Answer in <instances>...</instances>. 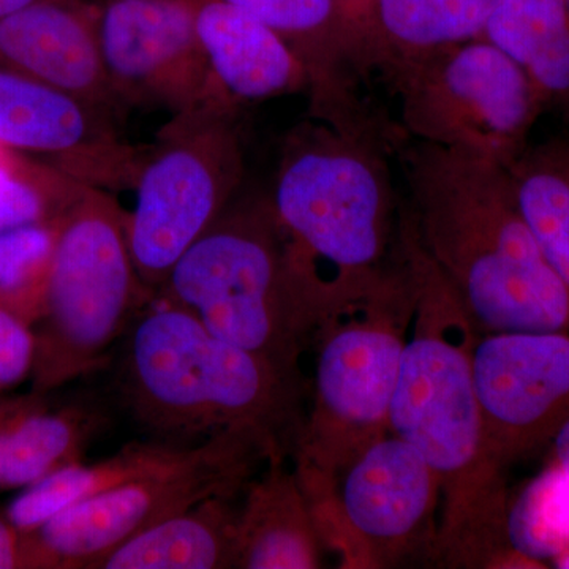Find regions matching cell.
<instances>
[{
	"label": "cell",
	"instance_id": "obj_1",
	"mask_svg": "<svg viewBox=\"0 0 569 569\" xmlns=\"http://www.w3.org/2000/svg\"><path fill=\"white\" fill-rule=\"evenodd\" d=\"M397 249L415 290L389 432L403 438L440 481L443 512L433 559L448 568H538L509 545L505 470L490 458L473 378L479 329L400 209Z\"/></svg>",
	"mask_w": 569,
	"mask_h": 569
},
{
	"label": "cell",
	"instance_id": "obj_2",
	"mask_svg": "<svg viewBox=\"0 0 569 569\" xmlns=\"http://www.w3.org/2000/svg\"><path fill=\"white\" fill-rule=\"evenodd\" d=\"M403 211L481 335L569 332V288L523 220L508 168L397 133Z\"/></svg>",
	"mask_w": 569,
	"mask_h": 569
},
{
	"label": "cell",
	"instance_id": "obj_3",
	"mask_svg": "<svg viewBox=\"0 0 569 569\" xmlns=\"http://www.w3.org/2000/svg\"><path fill=\"white\" fill-rule=\"evenodd\" d=\"M396 132L312 121L288 133L269 198L288 261L321 318L396 263L400 206L388 156Z\"/></svg>",
	"mask_w": 569,
	"mask_h": 569
},
{
	"label": "cell",
	"instance_id": "obj_4",
	"mask_svg": "<svg viewBox=\"0 0 569 569\" xmlns=\"http://www.w3.org/2000/svg\"><path fill=\"white\" fill-rule=\"evenodd\" d=\"M119 381L134 418L162 441L244 432L263 443L271 462L295 456L305 387L163 296L130 325Z\"/></svg>",
	"mask_w": 569,
	"mask_h": 569
},
{
	"label": "cell",
	"instance_id": "obj_5",
	"mask_svg": "<svg viewBox=\"0 0 569 569\" xmlns=\"http://www.w3.org/2000/svg\"><path fill=\"white\" fill-rule=\"evenodd\" d=\"M160 296L305 387L317 318L296 283L269 198L233 200L171 269Z\"/></svg>",
	"mask_w": 569,
	"mask_h": 569
},
{
	"label": "cell",
	"instance_id": "obj_6",
	"mask_svg": "<svg viewBox=\"0 0 569 569\" xmlns=\"http://www.w3.org/2000/svg\"><path fill=\"white\" fill-rule=\"evenodd\" d=\"M415 313V290L396 263L317 325L312 406L296 447V473L335 482L367 447L389 432V407Z\"/></svg>",
	"mask_w": 569,
	"mask_h": 569
},
{
	"label": "cell",
	"instance_id": "obj_7",
	"mask_svg": "<svg viewBox=\"0 0 569 569\" xmlns=\"http://www.w3.org/2000/svg\"><path fill=\"white\" fill-rule=\"evenodd\" d=\"M56 230L32 323L39 395L102 366L112 343L156 296L137 274L126 213L107 190L80 183L56 217Z\"/></svg>",
	"mask_w": 569,
	"mask_h": 569
},
{
	"label": "cell",
	"instance_id": "obj_8",
	"mask_svg": "<svg viewBox=\"0 0 569 569\" xmlns=\"http://www.w3.org/2000/svg\"><path fill=\"white\" fill-rule=\"evenodd\" d=\"M244 176L238 108L209 103L176 114L141 151L129 187L127 239L137 274L153 295L193 242L234 200Z\"/></svg>",
	"mask_w": 569,
	"mask_h": 569
},
{
	"label": "cell",
	"instance_id": "obj_9",
	"mask_svg": "<svg viewBox=\"0 0 569 569\" xmlns=\"http://www.w3.org/2000/svg\"><path fill=\"white\" fill-rule=\"evenodd\" d=\"M400 99L399 132L509 167L545 108L526 71L485 37L385 67Z\"/></svg>",
	"mask_w": 569,
	"mask_h": 569
},
{
	"label": "cell",
	"instance_id": "obj_10",
	"mask_svg": "<svg viewBox=\"0 0 569 569\" xmlns=\"http://www.w3.org/2000/svg\"><path fill=\"white\" fill-rule=\"evenodd\" d=\"M268 449L244 432H222L198 445L182 466L78 501L31 531L47 569H97L122 542L212 497L247 488Z\"/></svg>",
	"mask_w": 569,
	"mask_h": 569
},
{
	"label": "cell",
	"instance_id": "obj_11",
	"mask_svg": "<svg viewBox=\"0 0 569 569\" xmlns=\"http://www.w3.org/2000/svg\"><path fill=\"white\" fill-rule=\"evenodd\" d=\"M326 548L347 568H388L432 548L440 481L403 438L388 432L329 485L302 486Z\"/></svg>",
	"mask_w": 569,
	"mask_h": 569
},
{
	"label": "cell",
	"instance_id": "obj_12",
	"mask_svg": "<svg viewBox=\"0 0 569 569\" xmlns=\"http://www.w3.org/2000/svg\"><path fill=\"white\" fill-rule=\"evenodd\" d=\"M84 2L119 102L157 104L174 116L230 104L217 91L198 40L194 0Z\"/></svg>",
	"mask_w": 569,
	"mask_h": 569
},
{
	"label": "cell",
	"instance_id": "obj_13",
	"mask_svg": "<svg viewBox=\"0 0 569 569\" xmlns=\"http://www.w3.org/2000/svg\"><path fill=\"white\" fill-rule=\"evenodd\" d=\"M486 447L507 471L569 421V332H496L473 350Z\"/></svg>",
	"mask_w": 569,
	"mask_h": 569
},
{
	"label": "cell",
	"instance_id": "obj_14",
	"mask_svg": "<svg viewBox=\"0 0 569 569\" xmlns=\"http://www.w3.org/2000/svg\"><path fill=\"white\" fill-rule=\"evenodd\" d=\"M0 146L50 156L67 178L107 192L129 186L141 153L116 138L107 112L3 66Z\"/></svg>",
	"mask_w": 569,
	"mask_h": 569
},
{
	"label": "cell",
	"instance_id": "obj_15",
	"mask_svg": "<svg viewBox=\"0 0 569 569\" xmlns=\"http://www.w3.org/2000/svg\"><path fill=\"white\" fill-rule=\"evenodd\" d=\"M0 63L104 112L121 103L84 0H37L0 21Z\"/></svg>",
	"mask_w": 569,
	"mask_h": 569
},
{
	"label": "cell",
	"instance_id": "obj_16",
	"mask_svg": "<svg viewBox=\"0 0 569 569\" xmlns=\"http://www.w3.org/2000/svg\"><path fill=\"white\" fill-rule=\"evenodd\" d=\"M194 26L213 84L238 108L310 89L305 63L271 28L224 0H194Z\"/></svg>",
	"mask_w": 569,
	"mask_h": 569
},
{
	"label": "cell",
	"instance_id": "obj_17",
	"mask_svg": "<svg viewBox=\"0 0 569 569\" xmlns=\"http://www.w3.org/2000/svg\"><path fill=\"white\" fill-rule=\"evenodd\" d=\"M279 33L310 77L312 118L335 123L369 119L353 91L361 56L336 0H224Z\"/></svg>",
	"mask_w": 569,
	"mask_h": 569
},
{
	"label": "cell",
	"instance_id": "obj_18",
	"mask_svg": "<svg viewBox=\"0 0 569 569\" xmlns=\"http://www.w3.org/2000/svg\"><path fill=\"white\" fill-rule=\"evenodd\" d=\"M326 548L298 473L284 460L266 463L247 485L236 518L234 568H321Z\"/></svg>",
	"mask_w": 569,
	"mask_h": 569
},
{
	"label": "cell",
	"instance_id": "obj_19",
	"mask_svg": "<svg viewBox=\"0 0 569 569\" xmlns=\"http://www.w3.org/2000/svg\"><path fill=\"white\" fill-rule=\"evenodd\" d=\"M198 445L132 443L100 462L84 466L80 460L59 468L22 489L7 508V519L22 533H31L78 501L182 466L193 458Z\"/></svg>",
	"mask_w": 569,
	"mask_h": 569
},
{
	"label": "cell",
	"instance_id": "obj_20",
	"mask_svg": "<svg viewBox=\"0 0 569 569\" xmlns=\"http://www.w3.org/2000/svg\"><path fill=\"white\" fill-rule=\"evenodd\" d=\"M233 498L212 497L156 523L108 553L97 569L234 568Z\"/></svg>",
	"mask_w": 569,
	"mask_h": 569
},
{
	"label": "cell",
	"instance_id": "obj_21",
	"mask_svg": "<svg viewBox=\"0 0 569 569\" xmlns=\"http://www.w3.org/2000/svg\"><path fill=\"white\" fill-rule=\"evenodd\" d=\"M99 421L86 410H48L39 400L0 403V490L24 489L80 462Z\"/></svg>",
	"mask_w": 569,
	"mask_h": 569
},
{
	"label": "cell",
	"instance_id": "obj_22",
	"mask_svg": "<svg viewBox=\"0 0 569 569\" xmlns=\"http://www.w3.org/2000/svg\"><path fill=\"white\" fill-rule=\"evenodd\" d=\"M486 40L508 54L546 104L569 116V10L565 0H501Z\"/></svg>",
	"mask_w": 569,
	"mask_h": 569
},
{
	"label": "cell",
	"instance_id": "obj_23",
	"mask_svg": "<svg viewBox=\"0 0 569 569\" xmlns=\"http://www.w3.org/2000/svg\"><path fill=\"white\" fill-rule=\"evenodd\" d=\"M501 0H376L372 67L479 39Z\"/></svg>",
	"mask_w": 569,
	"mask_h": 569
},
{
	"label": "cell",
	"instance_id": "obj_24",
	"mask_svg": "<svg viewBox=\"0 0 569 569\" xmlns=\"http://www.w3.org/2000/svg\"><path fill=\"white\" fill-rule=\"evenodd\" d=\"M507 168L523 220L569 288V142L526 148Z\"/></svg>",
	"mask_w": 569,
	"mask_h": 569
},
{
	"label": "cell",
	"instance_id": "obj_25",
	"mask_svg": "<svg viewBox=\"0 0 569 569\" xmlns=\"http://www.w3.org/2000/svg\"><path fill=\"white\" fill-rule=\"evenodd\" d=\"M509 545L527 559L548 567L569 548V468L546 467L509 503Z\"/></svg>",
	"mask_w": 569,
	"mask_h": 569
},
{
	"label": "cell",
	"instance_id": "obj_26",
	"mask_svg": "<svg viewBox=\"0 0 569 569\" xmlns=\"http://www.w3.org/2000/svg\"><path fill=\"white\" fill-rule=\"evenodd\" d=\"M56 231V219L0 231V305L31 325L39 317Z\"/></svg>",
	"mask_w": 569,
	"mask_h": 569
},
{
	"label": "cell",
	"instance_id": "obj_27",
	"mask_svg": "<svg viewBox=\"0 0 569 569\" xmlns=\"http://www.w3.org/2000/svg\"><path fill=\"white\" fill-rule=\"evenodd\" d=\"M71 194L67 200H52L39 187L0 163V231L21 224L52 222Z\"/></svg>",
	"mask_w": 569,
	"mask_h": 569
},
{
	"label": "cell",
	"instance_id": "obj_28",
	"mask_svg": "<svg viewBox=\"0 0 569 569\" xmlns=\"http://www.w3.org/2000/svg\"><path fill=\"white\" fill-rule=\"evenodd\" d=\"M36 335L20 313L0 305V389L21 383L32 373Z\"/></svg>",
	"mask_w": 569,
	"mask_h": 569
},
{
	"label": "cell",
	"instance_id": "obj_29",
	"mask_svg": "<svg viewBox=\"0 0 569 569\" xmlns=\"http://www.w3.org/2000/svg\"><path fill=\"white\" fill-rule=\"evenodd\" d=\"M41 568L31 533H22L6 515L0 516V569Z\"/></svg>",
	"mask_w": 569,
	"mask_h": 569
},
{
	"label": "cell",
	"instance_id": "obj_30",
	"mask_svg": "<svg viewBox=\"0 0 569 569\" xmlns=\"http://www.w3.org/2000/svg\"><path fill=\"white\" fill-rule=\"evenodd\" d=\"M361 56L362 69L372 67L376 0H336Z\"/></svg>",
	"mask_w": 569,
	"mask_h": 569
},
{
	"label": "cell",
	"instance_id": "obj_31",
	"mask_svg": "<svg viewBox=\"0 0 569 569\" xmlns=\"http://www.w3.org/2000/svg\"><path fill=\"white\" fill-rule=\"evenodd\" d=\"M552 455H550V466L569 468V421L561 426L557 436L553 437Z\"/></svg>",
	"mask_w": 569,
	"mask_h": 569
},
{
	"label": "cell",
	"instance_id": "obj_32",
	"mask_svg": "<svg viewBox=\"0 0 569 569\" xmlns=\"http://www.w3.org/2000/svg\"><path fill=\"white\" fill-rule=\"evenodd\" d=\"M33 2H37V0H0V21L24 9V7L31 6Z\"/></svg>",
	"mask_w": 569,
	"mask_h": 569
},
{
	"label": "cell",
	"instance_id": "obj_33",
	"mask_svg": "<svg viewBox=\"0 0 569 569\" xmlns=\"http://www.w3.org/2000/svg\"><path fill=\"white\" fill-rule=\"evenodd\" d=\"M552 563H556L557 568H569V548L565 550V552H561L559 557H557L556 560L552 561Z\"/></svg>",
	"mask_w": 569,
	"mask_h": 569
},
{
	"label": "cell",
	"instance_id": "obj_34",
	"mask_svg": "<svg viewBox=\"0 0 569 569\" xmlns=\"http://www.w3.org/2000/svg\"><path fill=\"white\" fill-rule=\"evenodd\" d=\"M565 2H567V6H568V10H569V0H565Z\"/></svg>",
	"mask_w": 569,
	"mask_h": 569
}]
</instances>
